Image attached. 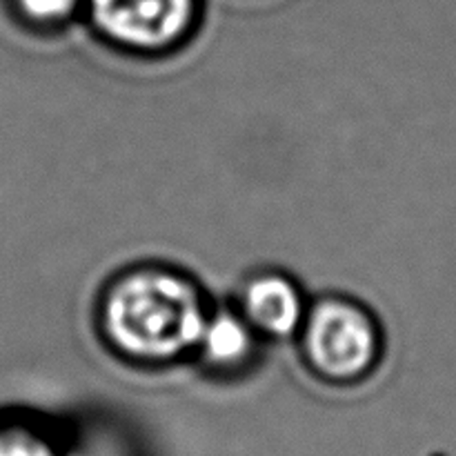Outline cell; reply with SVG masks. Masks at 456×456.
<instances>
[{"label": "cell", "mask_w": 456, "mask_h": 456, "mask_svg": "<svg viewBox=\"0 0 456 456\" xmlns=\"http://www.w3.org/2000/svg\"><path fill=\"white\" fill-rule=\"evenodd\" d=\"M200 289L176 272L142 267L120 276L101 310L107 341L138 363H172L196 352L208 321Z\"/></svg>", "instance_id": "cell-1"}, {"label": "cell", "mask_w": 456, "mask_h": 456, "mask_svg": "<svg viewBox=\"0 0 456 456\" xmlns=\"http://www.w3.org/2000/svg\"><path fill=\"white\" fill-rule=\"evenodd\" d=\"M303 352L316 377L354 383L372 372L381 354V337L372 316L346 298H323L305 314Z\"/></svg>", "instance_id": "cell-2"}, {"label": "cell", "mask_w": 456, "mask_h": 456, "mask_svg": "<svg viewBox=\"0 0 456 456\" xmlns=\"http://www.w3.org/2000/svg\"><path fill=\"white\" fill-rule=\"evenodd\" d=\"M94 29L120 49L160 53L194 27L199 0H85Z\"/></svg>", "instance_id": "cell-3"}, {"label": "cell", "mask_w": 456, "mask_h": 456, "mask_svg": "<svg viewBox=\"0 0 456 456\" xmlns=\"http://www.w3.org/2000/svg\"><path fill=\"white\" fill-rule=\"evenodd\" d=\"M240 314L258 337L289 338L301 332L305 303L301 289L283 274H258L240 292Z\"/></svg>", "instance_id": "cell-4"}, {"label": "cell", "mask_w": 456, "mask_h": 456, "mask_svg": "<svg viewBox=\"0 0 456 456\" xmlns=\"http://www.w3.org/2000/svg\"><path fill=\"white\" fill-rule=\"evenodd\" d=\"M258 347V332L240 310L221 307L208 314L196 352L214 372H239L252 363Z\"/></svg>", "instance_id": "cell-5"}, {"label": "cell", "mask_w": 456, "mask_h": 456, "mask_svg": "<svg viewBox=\"0 0 456 456\" xmlns=\"http://www.w3.org/2000/svg\"><path fill=\"white\" fill-rule=\"evenodd\" d=\"M0 456H61L56 444L27 421H0Z\"/></svg>", "instance_id": "cell-6"}, {"label": "cell", "mask_w": 456, "mask_h": 456, "mask_svg": "<svg viewBox=\"0 0 456 456\" xmlns=\"http://www.w3.org/2000/svg\"><path fill=\"white\" fill-rule=\"evenodd\" d=\"M25 20L34 25H61L85 7V0H12Z\"/></svg>", "instance_id": "cell-7"}]
</instances>
